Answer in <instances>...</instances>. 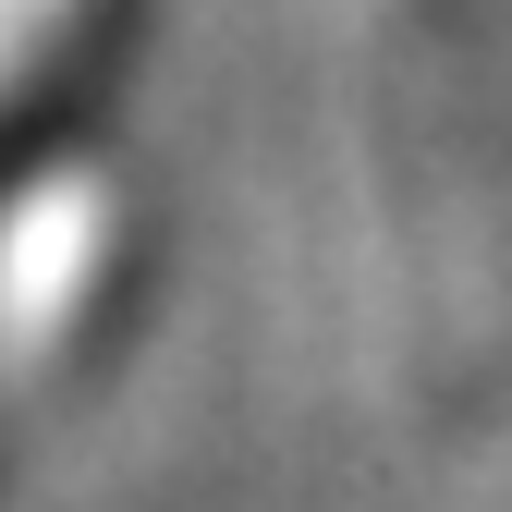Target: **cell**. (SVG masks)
Returning <instances> with one entry per match:
<instances>
[]
</instances>
